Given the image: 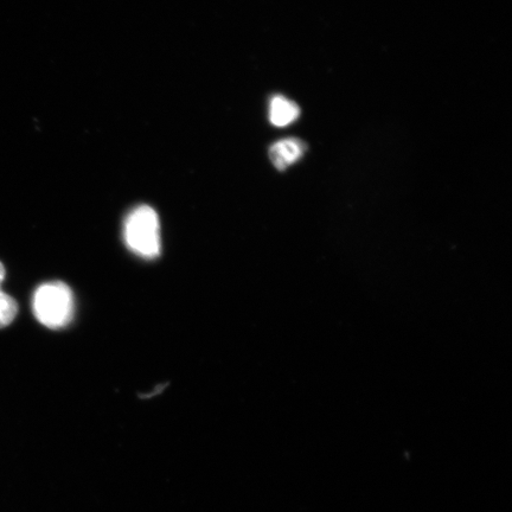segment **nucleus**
<instances>
[{
	"label": "nucleus",
	"mask_w": 512,
	"mask_h": 512,
	"mask_svg": "<svg viewBox=\"0 0 512 512\" xmlns=\"http://www.w3.org/2000/svg\"><path fill=\"white\" fill-rule=\"evenodd\" d=\"M17 313L16 300L2 291V286H0V329H4L14 322Z\"/></svg>",
	"instance_id": "39448f33"
},
{
	"label": "nucleus",
	"mask_w": 512,
	"mask_h": 512,
	"mask_svg": "<svg viewBox=\"0 0 512 512\" xmlns=\"http://www.w3.org/2000/svg\"><path fill=\"white\" fill-rule=\"evenodd\" d=\"M32 309L42 325L51 330L66 328L72 322L75 300L72 290L61 281H51L37 288Z\"/></svg>",
	"instance_id": "f257e3e1"
},
{
	"label": "nucleus",
	"mask_w": 512,
	"mask_h": 512,
	"mask_svg": "<svg viewBox=\"0 0 512 512\" xmlns=\"http://www.w3.org/2000/svg\"><path fill=\"white\" fill-rule=\"evenodd\" d=\"M306 145L299 139H284L272 145L270 158L273 165L284 171L304 156Z\"/></svg>",
	"instance_id": "7ed1b4c3"
},
{
	"label": "nucleus",
	"mask_w": 512,
	"mask_h": 512,
	"mask_svg": "<svg viewBox=\"0 0 512 512\" xmlns=\"http://www.w3.org/2000/svg\"><path fill=\"white\" fill-rule=\"evenodd\" d=\"M300 110L296 102L290 101L284 96L277 95L271 101L270 119L271 123L277 127H284L296 121Z\"/></svg>",
	"instance_id": "20e7f679"
},
{
	"label": "nucleus",
	"mask_w": 512,
	"mask_h": 512,
	"mask_svg": "<svg viewBox=\"0 0 512 512\" xmlns=\"http://www.w3.org/2000/svg\"><path fill=\"white\" fill-rule=\"evenodd\" d=\"M124 238L128 249L140 258H158L162 242L156 210L149 206L134 208L126 217Z\"/></svg>",
	"instance_id": "f03ea898"
}]
</instances>
